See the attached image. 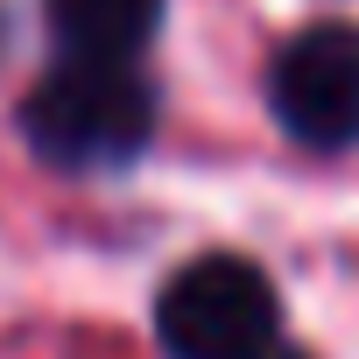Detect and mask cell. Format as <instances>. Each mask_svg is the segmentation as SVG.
I'll return each instance as SVG.
<instances>
[{"label":"cell","mask_w":359,"mask_h":359,"mask_svg":"<svg viewBox=\"0 0 359 359\" xmlns=\"http://www.w3.org/2000/svg\"><path fill=\"white\" fill-rule=\"evenodd\" d=\"M169 359H261L282 345V296L247 254H198L155 296Z\"/></svg>","instance_id":"obj_2"},{"label":"cell","mask_w":359,"mask_h":359,"mask_svg":"<svg viewBox=\"0 0 359 359\" xmlns=\"http://www.w3.org/2000/svg\"><path fill=\"white\" fill-rule=\"evenodd\" d=\"M261 359H310V352H289V345H275V352H261Z\"/></svg>","instance_id":"obj_5"},{"label":"cell","mask_w":359,"mask_h":359,"mask_svg":"<svg viewBox=\"0 0 359 359\" xmlns=\"http://www.w3.org/2000/svg\"><path fill=\"white\" fill-rule=\"evenodd\" d=\"M22 134L57 169H127L155 141V92L134 64L64 57L22 99Z\"/></svg>","instance_id":"obj_1"},{"label":"cell","mask_w":359,"mask_h":359,"mask_svg":"<svg viewBox=\"0 0 359 359\" xmlns=\"http://www.w3.org/2000/svg\"><path fill=\"white\" fill-rule=\"evenodd\" d=\"M0 50H8V15H0Z\"/></svg>","instance_id":"obj_6"},{"label":"cell","mask_w":359,"mask_h":359,"mask_svg":"<svg viewBox=\"0 0 359 359\" xmlns=\"http://www.w3.org/2000/svg\"><path fill=\"white\" fill-rule=\"evenodd\" d=\"M162 8H169V0H43V22H50V36H57L64 57L134 64L155 43Z\"/></svg>","instance_id":"obj_4"},{"label":"cell","mask_w":359,"mask_h":359,"mask_svg":"<svg viewBox=\"0 0 359 359\" xmlns=\"http://www.w3.org/2000/svg\"><path fill=\"white\" fill-rule=\"evenodd\" d=\"M268 106L289 141L352 148L359 141V22L296 29L268 64Z\"/></svg>","instance_id":"obj_3"}]
</instances>
